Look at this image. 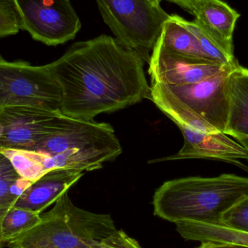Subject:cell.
I'll return each instance as SVG.
<instances>
[{"label":"cell","instance_id":"cell-7","mask_svg":"<svg viewBox=\"0 0 248 248\" xmlns=\"http://www.w3.org/2000/svg\"><path fill=\"white\" fill-rule=\"evenodd\" d=\"M62 91L48 65L10 62L0 55V107L26 106L61 112Z\"/></svg>","mask_w":248,"mask_h":248},{"label":"cell","instance_id":"cell-21","mask_svg":"<svg viewBox=\"0 0 248 248\" xmlns=\"http://www.w3.org/2000/svg\"><path fill=\"white\" fill-rule=\"evenodd\" d=\"M20 23L13 0H0V39L20 31Z\"/></svg>","mask_w":248,"mask_h":248},{"label":"cell","instance_id":"cell-12","mask_svg":"<svg viewBox=\"0 0 248 248\" xmlns=\"http://www.w3.org/2000/svg\"><path fill=\"white\" fill-rule=\"evenodd\" d=\"M191 14L217 46L230 59L236 60L233 33L240 14L221 0H198Z\"/></svg>","mask_w":248,"mask_h":248},{"label":"cell","instance_id":"cell-4","mask_svg":"<svg viewBox=\"0 0 248 248\" xmlns=\"http://www.w3.org/2000/svg\"><path fill=\"white\" fill-rule=\"evenodd\" d=\"M236 68L195 84H151L150 100L178 126L224 133L230 113V76Z\"/></svg>","mask_w":248,"mask_h":248},{"label":"cell","instance_id":"cell-5","mask_svg":"<svg viewBox=\"0 0 248 248\" xmlns=\"http://www.w3.org/2000/svg\"><path fill=\"white\" fill-rule=\"evenodd\" d=\"M108 214H95L74 205L64 193L41 221L7 243L8 248H103L117 232Z\"/></svg>","mask_w":248,"mask_h":248},{"label":"cell","instance_id":"cell-19","mask_svg":"<svg viewBox=\"0 0 248 248\" xmlns=\"http://www.w3.org/2000/svg\"><path fill=\"white\" fill-rule=\"evenodd\" d=\"M23 179L34 182L45 173L39 153L27 150L0 149Z\"/></svg>","mask_w":248,"mask_h":248},{"label":"cell","instance_id":"cell-24","mask_svg":"<svg viewBox=\"0 0 248 248\" xmlns=\"http://www.w3.org/2000/svg\"><path fill=\"white\" fill-rule=\"evenodd\" d=\"M167 1H170V2L174 3V4L180 6L181 7L185 9V10H186L188 13L191 14L194 5H195V2H196L198 0H167Z\"/></svg>","mask_w":248,"mask_h":248},{"label":"cell","instance_id":"cell-1","mask_svg":"<svg viewBox=\"0 0 248 248\" xmlns=\"http://www.w3.org/2000/svg\"><path fill=\"white\" fill-rule=\"evenodd\" d=\"M144 61L106 34L74 43L48 64L62 91L61 113L83 120L150 100Z\"/></svg>","mask_w":248,"mask_h":248},{"label":"cell","instance_id":"cell-10","mask_svg":"<svg viewBox=\"0 0 248 248\" xmlns=\"http://www.w3.org/2000/svg\"><path fill=\"white\" fill-rule=\"evenodd\" d=\"M239 65H223L208 60L178 55L157 42L151 53L148 72L151 84L186 85L201 82Z\"/></svg>","mask_w":248,"mask_h":248},{"label":"cell","instance_id":"cell-13","mask_svg":"<svg viewBox=\"0 0 248 248\" xmlns=\"http://www.w3.org/2000/svg\"><path fill=\"white\" fill-rule=\"evenodd\" d=\"M84 172L75 169H56L46 172L31 184L18 198L14 207L42 214L77 183Z\"/></svg>","mask_w":248,"mask_h":248},{"label":"cell","instance_id":"cell-9","mask_svg":"<svg viewBox=\"0 0 248 248\" xmlns=\"http://www.w3.org/2000/svg\"><path fill=\"white\" fill-rule=\"evenodd\" d=\"M61 116L36 108L0 107V149L30 150L55 129Z\"/></svg>","mask_w":248,"mask_h":248},{"label":"cell","instance_id":"cell-15","mask_svg":"<svg viewBox=\"0 0 248 248\" xmlns=\"http://www.w3.org/2000/svg\"><path fill=\"white\" fill-rule=\"evenodd\" d=\"M183 20V17L178 15H170L163 24L157 42L173 53L214 61L203 52L198 39L186 28Z\"/></svg>","mask_w":248,"mask_h":248},{"label":"cell","instance_id":"cell-14","mask_svg":"<svg viewBox=\"0 0 248 248\" xmlns=\"http://www.w3.org/2000/svg\"><path fill=\"white\" fill-rule=\"evenodd\" d=\"M224 134L248 138V69L239 65L230 76V113Z\"/></svg>","mask_w":248,"mask_h":248},{"label":"cell","instance_id":"cell-8","mask_svg":"<svg viewBox=\"0 0 248 248\" xmlns=\"http://www.w3.org/2000/svg\"><path fill=\"white\" fill-rule=\"evenodd\" d=\"M20 30L47 46L73 40L81 22L70 0H13Z\"/></svg>","mask_w":248,"mask_h":248},{"label":"cell","instance_id":"cell-16","mask_svg":"<svg viewBox=\"0 0 248 248\" xmlns=\"http://www.w3.org/2000/svg\"><path fill=\"white\" fill-rule=\"evenodd\" d=\"M176 226L179 234L186 240L248 247V232L230 228L222 224L180 221L176 223Z\"/></svg>","mask_w":248,"mask_h":248},{"label":"cell","instance_id":"cell-3","mask_svg":"<svg viewBox=\"0 0 248 248\" xmlns=\"http://www.w3.org/2000/svg\"><path fill=\"white\" fill-rule=\"evenodd\" d=\"M29 150L42 153L45 172L68 169L92 171L122 153L110 124L62 116L55 129Z\"/></svg>","mask_w":248,"mask_h":248},{"label":"cell","instance_id":"cell-22","mask_svg":"<svg viewBox=\"0 0 248 248\" xmlns=\"http://www.w3.org/2000/svg\"><path fill=\"white\" fill-rule=\"evenodd\" d=\"M221 224L230 228L248 232V197L224 213Z\"/></svg>","mask_w":248,"mask_h":248},{"label":"cell","instance_id":"cell-26","mask_svg":"<svg viewBox=\"0 0 248 248\" xmlns=\"http://www.w3.org/2000/svg\"><path fill=\"white\" fill-rule=\"evenodd\" d=\"M237 141L240 143V144H243L248 151V138H241V139H237Z\"/></svg>","mask_w":248,"mask_h":248},{"label":"cell","instance_id":"cell-20","mask_svg":"<svg viewBox=\"0 0 248 248\" xmlns=\"http://www.w3.org/2000/svg\"><path fill=\"white\" fill-rule=\"evenodd\" d=\"M184 23L188 29L195 35L198 39L200 45L203 52L211 58L212 61L223 65H239L237 60L230 59L218 46L217 44L205 33L201 29V26L195 21H189L184 18Z\"/></svg>","mask_w":248,"mask_h":248},{"label":"cell","instance_id":"cell-27","mask_svg":"<svg viewBox=\"0 0 248 248\" xmlns=\"http://www.w3.org/2000/svg\"><path fill=\"white\" fill-rule=\"evenodd\" d=\"M155 1H158V2H160V1H162V0H155Z\"/></svg>","mask_w":248,"mask_h":248},{"label":"cell","instance_id":"cell-6","mask_svg":"<svg viewBox=\"0 0 248 248\" xmlns=\"http://www.w3.org/2000/svg\"><path fill=\"white\" fill-rule=\"evenodd\" d=\"M115 39L150 63L162 28L170 15L155 0H95Z\"/></svg>","mask_w":248,"mask_h":248},{"label":"cell","instance_id":"cell-25","mask_svg":"<svg viewBox=\"0 0 248 248\" xmlns=\"http://www.w3.org/2000/svg\"><path fill=\"white\" fill-rule=\"evenodd\" d=\"M197 248H248L245 246L233 244H218V243H202Z\"/></svg>","mask_w":248,"mask_h":248},{"label":"cell","instance_id":"cell-17","mask_svg":"<svg viewBox=\"0 0 248 248\" xmlns=\"http://www.w3.org/2000/svg\"><path fill=\"white\" fill-rule=\"evenodd\" d=\"M32 183L22 178L0 152V228L6 214Z\"/></svg>","mask_w":248,"mask_h":248},{"label":"cell","instance_id":"cell-18","mask_svg":"<svg viewBox=\"0 0 248 248\" xmlns=\"http://www.w3.org/2000/svg\"><path fill=\"white\" fill-rule=\"evenodd\" d=\"M41 221V214L26 208L13 207L6 214L0 228V248L29 231Z\"/></svg>","mask_w":248,"mask_h":248},{"label":"cell","instance_id":"cell-11","mask_svg":"<svg viewBox=\"0 0 248 248\" xmlns=\"http://www.w3.org/2000/svg\"><path fill=\"white\" fill-rule=\"evenodd\" d=\"M178 127L185 140L179 153L169 157L154 159L149 163L185 159H213L241 164L239 160H248L247 149L224 133H205L183 125Z\"/></svg>","mask_w":248,"mask_h":248},{"label":"cell","instance_id":"cell-2","mask_svg":"<svg viewBox=\"0 0 248 248\" xmlns=\"http://www.w3.org/2000/svg\"><path fill=\"white\" fill-rule=\"evenodd\" d=\"M247 197L248 178L224 173L167 181L155 192L153 205L155 216L174 224H222L224 213Z\"/></svg>","mask_w":248,"mask_h":248},{"label":"cell","instance_id":"cell-23","mask_svg":"<svg viewBox=\"0 0 248 248\" xmlns=\"http://www.w3.org/2000/svg\"><path fill=\"white\" fill-rule=\"evenodd\" d=\"M103 248H142L138 242L129 237L125 232L119 230Z\"/></svg>","mask_w":248,"mask_h":248}]
</instances>
